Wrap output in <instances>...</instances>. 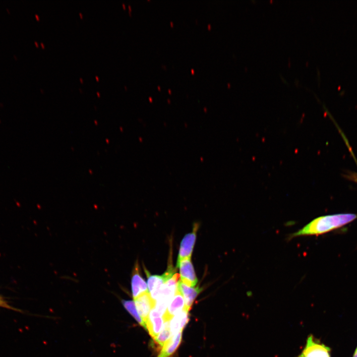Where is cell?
<instances>
[{"mask_svg": "<svg viewBox=\"0 0 357 357\" xmlns=\"http://www.w3.org/2000/svg\"><path fill=\"white\" fill-rule=\"evenodd\" d=\"M185 308V302L181 294L177 289L176 293L170 301L166 311L163 316L164 321L170 320Z\"/></svg>", "mask_w": 357, "mask_h": 357, "instance_id": "obj_9", "label": "cell"}, {"mask_svg": "<svg viewBox=\"0 0 357 357\" xmlns=\"http://www.w3.org/2000/svg\"><path fill=\"white\" fill-rule=\"evenodd\" d=\"M171 334L169 327V321H165L162 331L154 340L160 346H163L165 343L170 339Z\"/></svg>", "mask_w": 357, "mask_h": 357, "instance_id": "obj_14", "label": "cell"}, {"mask_svg": "<svg viewBox=\"0 0 357 357\" xmlns=\"http://www.w3.org/2000/svg\"><path fill=\"white\" fill-rule=\"evenodd\" d=\"M37 47H38V44L36 42H34Z\"/></svg>", "mask_w": 357, "mask_h": 357, "instance_id": "obj_18", "label": "cell"}, {"mask_svg": "<svg viewBox=\"0 0 357 357\" xmlns=\"http://www.w3.org/2000/svg\"><path fill=\"white\" fill-rule=\"evenodd\" d=\"M177 267L179 270L180 280L188 286L195 287L198 279L191 258H185L177 262Z\"/></svg>", "mask_w": 357, "mask_h": 357, "instance_id": "obj_3", "label": "cell"}, {"mask_svg": "<svg viewBox=\"0 0 357 357\" xmlns=\"http://www.w3.org/2000/svg\"><path fill=\"white\" fill-rule=\"evenodd\" d=\"M357 218V214L351 213L320 216L313 219L301 229L291 234L289 238L299 236L324 234L342 227Z\"/></svg>", "mask_w": 357, "mask_h": 357, "instance_id": "obj_1", "label": "cell"}, {"mask_svg": "<svg viewBox=\"0 0 357 357\" xmlns=\"http://www.w3.org/2000/svg\"><path fill=\"white\" fill-rule=\"evenodd\" d=\"M330 348L310 335L301 354L298 357H331Z\"/></svg>", "mask_w": 357, "mask_h": 357, "instance_id": "obj_2", "label": "cell"}, {"mask_svg": "<svg viewBox=\"0 0 357 357\" xmlns=\"http://www.w3.org/2000/svg\"><path fill=\"white\" fill-rule=\"evenodd\" d=\"M198 227V223H194L192 232L183 238L180 244L177 262L183 259L191 258Z\"/></svg>", "mask_w": 357, "mask_h": 357, "instance_id": "obj_4", "label": "cell"}, {"mask_svg": "<svg viewBox=\"0 0 357 357\" xmlns=\"http://www.w3.org/2000/svg\"><path fill=\"white\" fill-rule=\"evenodd\" d=\"M131 287L133 299L145 293L149 292L147 285L139 273L137 263H136L132 272Z\"/></svg>", "mask_w": 357, "mask_h": 357, "instance_id": "obj_7", "label": "cell"}, {"mask_svg": "<svg viewBox=\"0 0 357 357\" xmlns=\"http://www.w3.org/2000/svg\"><path fill=\"white\" fill-rule=\"evenodd\" d=\"M353 357H357V347L355 351Z\"/></svg>", "mask_w": 357, "mask_h": 357, "instance_id": "obj_16", "label": "cell"}, {"mask_svg": "<svg viewBox=\"0 0 357 357\" xmlns=\"http://www.w3.org/2000/svg\"><path fill=\"white\" fill-rule=\"evenodd\" d=\"M79 14H80V16L82 17V14L80 13H79Z\"/></svg>", "mask_w": 357, "mask_h": 357, "instance_id": "obj_20", "label": "cell"}, {"mask_svg": "<svg viewBox=\"0 0 357 357\" xmlns=\"http://www.w3.org/2000/svg\"><path fill=\"white\" fill-rule=\"evenodd\" d=\"M134 301L139 315L145 324L150 311L155 306V301L147 292L134 299Z\"/></svg>", "mask_w": 357, "mask_h": 357, "instance_id": "obj_6", "label": "cell"}, {"mask_svg": "<svg viewBox=\"0 0 357 357\" xmlns=\"http://www.w3.org/2000/svg\"><path fill=\"white\" fill-rule=\"evenodd\" d=\"M123 306L127 312L136 320V321L145 329V324L139 315L136 309L134 301L130 300H123L122 301Z\"/></svg>", "mask_w": 357, "mask_h": 357, "instance_id": "obj_13", "label": "cell"}, {"mask_svg": "<svg viewBox=\"0 0 357 357\" xmlns=\"http://www.w3.org/2000/svg\"><path fill=\"white\" fill-rule=\"evenodd\" d=\"M182 339V331L173 335L163 346V348L157 357H169L177 349Z\"/></svg>", "mask_w": 357, "mask_h": 357, "instance_id": "obj_11", "label": "cell"}, {"mask_svg": "<svg viewBox=\"0 0 357 357\" xmlns=\"http://www.w3.org/2000/svg\"><path fill=\"white\" fill-rule=\"evenodd\" d=\"M188 311L184 308L170 320L169 327L172 336L182 331L189 319Z\"/></svg>", "mask_w": 357, "mask_h": 357, "instance_id": "obj_10", "label": "cell"}, {"mask_svg": "<svg viewBox=\"0 0 357 357\" xmlns=\"http://www.w3.org/2000/svg\"><path fill=\"white\" fill-rule=\"evenodd\" d=\"M41 45H42V46L43 47V48H44V45H43V43H41Z\"/></svg>", "mask_w": 357, "mask_h": 357, "instance_id": "obj_19", "label": "cell"}, {"mask_svg": "<svg viewBox=\"0 0 357 357\" xmlns=\"http://www.w3.org/2000/svg\"><path fill=\"white\" fill-rule=\"evenodd\" d=\"M80 81H81V82H82V79H80Z\"/></svg>", "mask_w": 357, "mask_h": 357, "instance_id": "obj_22", "label": "cell"}, {"mask_svg": "<svg viewBox=\"0 0 357 357\" xmlns=\"http://www.w3.org/2000/svg\"><path fill=\"white\" fill-rule=\"evenodd\" d=\"M35 17L37 18V20H39V17H38V15L35 14Z\"/></svg>", "mask_w": 357, "mask_h": 357, "instance_id": "obj_17", "label": "cell"}, {"mask_svg": "<svg viewBox=\"0 0 357 357\" xmlns=\"http://www.w3.org/2000/svg\"><path fill=\"white\" fill-rule=\"evenodd\" d=\"M145 271L148 277L147 287L148 292L152 299L155 301L160 288L174 274L166 271L162 275H152L150 274L147 270H145Z\"/></svg>", "mask_w": 357, "mask_h": 357, "instance_id": "obj_5", "label": "cell"}, {"mask_svg": "<svg viewBox=\"0 0 357 357\" xmlns=\"http://www.w3.org/2000/svg\"><path fill=\"white\" fill-rule=\"evenodd\" d=\"M177 290L182 295L185 302V307L189 310L193 303L201 292L202 288L197 287H190L183 283L180 280L178 283Z\"/></svg>", "mask_w": 357, "mask_h": 357, "instance_id": "obj_8", "label": "cell"}, {"mask_svg": "<svg viewBox=\"0 0 357 357\" xmlns=\"http://www.w3.org/2000/svg\"><path fill=\"white\" fill-rule=\"evenodd\" d=\"M164 319L162 317H148L145 322L146 329L154 339L162 331L163 327Z\"/></svg>", "mask_w": 357, "mask_h": 357, "instance_id": "obj_12", "label": "cell"}, {"mask_svg": "<svg viewBox=\"0 0 357 357\" xmlns=\"http://www.w3.org/2000/svg\"><path fill=\"white\" fill-rule=\"evenodd\" d=\"M96 78H97V80H98V78L97 76L96 77Z\"/></svg>", "mask_w": 357, "mask_h": 357, "instance_id": "obj_21", "label": "cell"}, {"mask_svg": "<svg viewBox=\"0 0 357 357\" xmlns=\"http://www.w3.org/2000/svg\"><path fill=\"white\" fill-rule=\"evenodd\" d=\"M0 306L15 310V308H13V307H12L10 305H9L7 304V303L4 300V299L0 296Z\"/></svg>", "mask_w": 357, "mask_h": 357, "instance_id": "obj_15", "label": "cell"}]
</instances>
